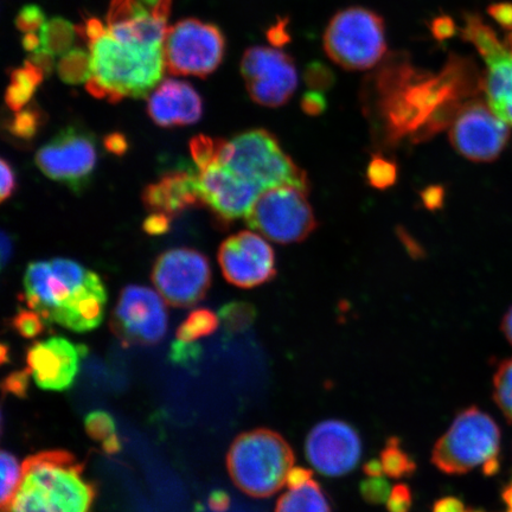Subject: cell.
Here are the masks:
<instances>
[{
  "instance_id": "6da1fadb",
  "label": "cell",
  "mask_w": 512,
  "mask_h": 512,
  "mask_svg": "<svg viewBox=\"0 0 512 512\" xmlns=\"http://www.w3.org/2000/svg\"><path fill=\"white\" fill-rule=\"evenodd\" d=\"M379 73L375 124L388 144L418 143L450 127L465 102L483 92V76L469 60L454 57L439 74L406 64Z\"/></svg>"
},
{
  "instance_id": "7a4b0ae2",
  "label": "cell",
  "mask_w": 512,
  "mask_h": 512,
  "mask_svg": "<svg viewBox=\"0 0 512 512\" xmlns=\"http://www.w3.org/2000/svg\"><path fill=\"white\" fill-rule=\"evenodd\" d=\"M24 291L30 309L47 323L75 332L98 328L105 316V284L73 260L31 262L24 274Z\"/></svg>"
},
{
  "instance_id": "3957f363",
  "label": "cell",
  "mask_w": 512,
  "mask_h": 512,
  "mask_svg": "<svg viewBox=\"0 0 512 512\" xmlns=\"http://www.w3.org/2000/svg\"><path fill=\"white\" fill-rule=\"evenodd\" d=\"M76 30L91 55L92 74L86 88L95 98L112 104L126 98L142 99L162 81L164 49L119 41L98 18L86 19Z\"/></svg>"
},
{
  "instance_id": "277c9868",
  "label": "cell",
  "mask_w": 512,
  "mask_h": 512,
  "mask_svg": "<svg viewBox=\"0 0 512 512\" xmlns=\"http://www.w3.org/2000/svg\"><path fill=\"white\" fill-rule=\"evenodd\" d=\"M94 486L72 454H36L23 464L22 482L4 512H91Z\"/></svg>"
},
{
  "instance_id": "5b68a950",
  "label": "cell",
  "mask_w": 512,
  "mask_h": 512,
  "mask_svg": "<svg viewBox=\"0 0 512 512\" xmlns=\"http://www.w3.org/2000/svg\"><path fill=\"white\" fill-rule=\"evenodd\" d=\"M296 457L281 435L259 428L239 435L227 457L230 478L243 494L267 498L284 488Z\"/></svg>"
},
{
  "instance_id": "8992f818",
  "label": "cell",
  "mask_w": 512,
  "mask_h": 512,
  "mask_svg": "<svg viewBox=\"0 0 512 512\" xmlns=\"http://www.w3.org/2000/svg\"><path fill=\"white\" fill-rule=\"evenodd\" d=\"M219 164L262 191L291 185L306 192L309 178L280 146L278 139L264 128H254L238 134L230 142L224 140Z\"/></svg>"
},
{
  "instance_id": "52a82bcc",
  "label": "cell",
  "mask_w": 512,
  "mask_h": 512,
  "mask_svg": "<svg viewBox=\"0 0 512 512\" xmlns=\"http://www.w3.org/2000/svg\"><path fill=\"white\" fill-rule=\"evenodd\" d=\"M501 431L491 416L471 407L460 413L434 446L432 463L446 475H464L483 466L485 475H496Z\"/></svg>"
},
{
  "instance_id": "ba28073f",
  "label": "cell",
  "mask_w": 512,
  "mask_h": 512,
  "mask_svg": "<svg viewBox=\"0 0 512 512\" xmlns=\"http://www.w3.org/2000/svg\"><path fill=\"white\" fill-rule=\"evenodd\" d=\"M324 50L343 69L367 70L387 53L386 25L376 12L352 6L332 17L323 37Z\"/></svg>"
},
{
  "instance_id": "9c48e42d",
  "label": "cell",
  "mask_w": 512,
  "mask_h": 512,
  "mask_svg": "<svg viewBox=\"0 0 512 512\" xmlns=\"http://www.w3.org/2000/svg\"><path fill=\"white\" fill-rule=\"evenodd\" d=\"M246 222L249 228L281 245L303 242L318 227L307 192L291 185L262 192Z\"/></svg>"
},
{
  "instance_id": "30bf717a",
  "label": "cell",
  "mask_w": 512,
  "mask_h": 512,
  "mask_svg": "<svg viewBox=\"0 0 512 512\" xmlns=\"http://www.w3.org/2000/svg\"><path fill=\"white\" fill-rule=\"evenodd\" d=\"M226 41L215 24L187 18L169 27L164 41L166 69L176 76L207 78L223 61Z\"/></svg>"
},
{
  "instance_id": "8fae6325",
  "label": "cell",
  "mask_w": 512,
  "mask_h": 512,
  "mask_svg": "<svg viewBox=\"0 0 512 512\" xmlns=\"http://www.w3.org/2000/svg\"><path fill=\"white\" fill-rule=\"evenodd\" d=\"M35 162L51 181L79 194L91 183L98 163L95 138L80 127H66L38 150Z\"/></svg>"
},
{
  "instance_id": "7c38bea8",
  "label": "cell",
  "mask_w": 512,
  "mask_h": 512,
  "mask_svg": "<svg viewBox=\"0 0 512 512\" xmlns=\"http://www.w3.org/2000/svg\"><path fill=\"white\" fill-rule=\"evenodd\" d=\"M509 137L510 126L478 96L465 102L450 126L453 149L476 163L494 162L507 146Z\"/></svg>"
},
{
  "instance_id": "4fadbf2b",
  "label": "cell",
  "mask_w": 512,
  "mask_h": 512,
  "mask_svg": "<svg viewBox=\"0 0 512 512\" xmlns=\"http://www.w3.org/2000/svg\"><path fill=\"white\" fill-rule=\"evenodd\" d=\"M151 279L166 303L190 307L206 297L211 285V267L207 256L196 249H169L158 256Z\"/></svg>"
},
{
  "instance_id": "5bb4252c",
  "label": "cell",
  "mask_w": 512,
  "mask_h": 512,
  "mask_svg": "<svg viewBox=\"0 0 512 512\" xmlns=\"http://www.w3.org/2000/svg\"><path fill=\"white\" fill-rule=\"evenodd\" d=\"M241 74L255 104L277 108L287 104L298 88L296 63L285 51L271 47L246 50Z\"/></svg>"
},
{
  "instance_id": "9a60e30c",
  "label": "cell",
  "mask_w": 512,
  "mask_h": 512,
  "mask_svg": "<svg viewBox=\"0 0 512 512\" xmlns=\"http://www.w3.org/2000/svg\"><path fill=\"white\" fill-rule=\"evenodd\" d=\"M112 328L127 343L151 345L162 341L168 330L164 300L149 287H125L113 311Z\"/></svg>"
},
{
  "instance_id": "2e32d148",
  "label": "cell",
  "mask_w": 512,
  "mask_h": 512,
  "mask_svg": "<svg viewBox=\"0 0 512 512\" xmlns=\"http://www.w3.org/2000/svg\"><path fill=\"white\" fill-rule=\"evenodd\" d=\"M172 0H112L106 27L118 40L142 48L164 49Z\"/></svg>"
},
{
  "instance_id": "e0dca14e",
  "label": "cell",
  "mask_w": 512,
  "mask_h": 512,
  "mask_svg": "<svg viewBox=\"0 0 512 512\" xmlns=\"http://www.w3.org/2000/svg\"><path fill=\"white\" fill-rule=\"evenodd\" d=\"M219 262L228 283L253 288L275 278V254L268 242L252 232H240L222 242Z\"/></svg>"
},
{
  "instance_id": "ac0fdd59",
  "label": "cell",
  "mask_w": 512,
  "mask_h": 512,
  "mask_svg": "<svg viewBox=\"0 0 512 512\" xmlns=\"http://www.w3.org/2000/svg\"><path fill=\"white\" fill-rule=\"evenodd\" d=\"M306 457L326 477L348 475L360 462V435L347 422L326 420L310 432L305 444Z\"/></svg>"
},
{
  "instance_id": "d6986e66",
  "label": "cell",
  "mask_w": 512,
  "mask_h": 512,
  "mask_svg": "<svg viewBox=\"0 0 512 512\" xmlns=\"http://www.w3.org/2000/svg\"><path fill=\"white\" fill-rule=\"evenodd\" d=\"M200 194L204 206L213 211L223 223L247 217L262 194L258 185L235 174L227 166L214 164L198 174Z\"/></svg>"
},
{
  "instance_id": "ffe728a7",
  "label": "cell",
  "mask_w": 512,
  "mask_h": 512,
  "mask_svg": "<svg viewBox=\"0 0 512 512\" xmlns=\"http://www.w3.org/2000/svg\"><path fill=\"white\" fill-rule=\"evenodd\" d=\"M81 350L63 337L38 342L27 354L28 373L38 387L62 392L73 386L78 376Z\"/></svg>"
},
{
  "instance_id": "44dd1931",
  "label": "cell",
  "mask_w": 512,
  "mask_h": 512,
  "mask_svg": "<svg viewBox=\"0 0 512 512\" xmlns=\"http://www.w3.org/2000/svg\"><path fill=\"white\" fill-rule=\"evenodd\" d=\"M147 113L160 127L194 125L203 115V101L196 89L185 81L168 79L153 89Z\"/></svg>"
},
{
  "instance_id": "7402d4cb",
  "label": "cell",
  "mask_w": 512,
  "mask_h": 512,
  "mask_svg": "<svg viewBox=\"0 0 512 512\" xmlns=\"http://www.w3.org/2000/svg\"><path fill=\"white\" fill-rule=\"evenodd\" d=\"M143 203L152 213H164L171 217L203 206L198 175L191 169L165 172L157 182L144 189Z\"/></svg>"
},
{
  "instance_id": "603a6c76",
  "label": "cell",
  "mask_w": 512,
  "mask_h": 512,
  "mask_svg": "<svg viewBox=\"0 0 512 512\" xmlns=\"http://www.w3.org/2000/svg\"><path fill=\"white\" fill-rule=\"evenodd\" d=\"M483 93L491 110L512 126V53H504L485 61Z\"/></svg>"
},
{
  "instance_id": "cb8c5ba5",
  "label": "cell",
  "mask_w": 512,
  "mask_h": 512,
  "mask_svg": "<svg viewBox=\"0 0 512 512\" xmlns=\"http://www.w3.org/2000/svg\"><path fill=\"white\" fill-rule=\"evenodd\" d=\"M46 73L30 60L23 67L12 70L10 85L6 89L5 102L11 111H22L40 87Z\"/></svg>"
},
{
  "instance_id": "d4e9b609",
  "label": "cell",
  "mask_w": 512,
  "mask_h": 512,
  "mask_svg": "<svg viewBox=\"0 0 512 512\" xmlns=\"http://www.w3.org/2000/svg\"><path fill=\"white\" fill-rule=\"evenodd\" d=\"M275 512H331V507L323 489L312 478L281 496Z\"/></svg>"
},
{
  "instance_id": "484cf974",
  "label": "cell",
  "mask_w": 512,
  "mask_h": 512,
  "mask_svg": "<svg viewBox=\"0 0 512 512\" xmlns=\"http://www.w3.org/2000/svg\"><path fill=\"white\" fill-rule=\"evenodd\" d=\"M38 35H40V48L36 51H44L55 59L56 56H63L73 49L78 30L64 19L54 18L43 24Z\"/></svg>"
},
{
  "instance_id": "4316f807",
  "label": "cell",
  "mask_w": 512,
  "mask_h": 512,
  "mask_svg": "<svg viewBox=\"0 0 512 512\" xmlns=\"http://www.w3.org/2000/svg\"><path fill=\"white\" fill-rule=\"evenodd\" d=\"M463 37L464 40L475 46L484 61H488L508 50L504 42L499 41L495 30L478 15H466Z\"/></svg>"
},
{
  "instance_id": "83f0119b",
  "label": "cell",
  "mask_w": 512,
  "mask_h": 512,
  "mask_svg": "<svg viewBox=\"0 0 512 512\" xmlns=\"http://www.w3.org/2000/svg\"><path fill=\"white\" fill-rule=\"evenodd\" d=\"M57 74L68 85H81L91 78V55L88 49L73 48L60 57L56 64Z\"/></svg>"
},
{
  "instance_id": "f1b7e54d",
  "label": "cell",
  "mask_w": 512,
  "mask_h": 512,
  "mask_svg": "<svg viewBox=\"0 0 512 512\" xmlns=\"http://www.w3.org/2000/svg\"><path fill=\"white\" fill-rule=\"evenodd\" d=\"M44 125V113L40 107L30 105L23 108L22 111L16 112L14 117L6 121L4 127L10 137L19 143H30L40 133Z\"/></svg>"
},
{
  "instance_id": "f546056e",
  "label": "cell",
  "mask_w": 512,
  "mask_h": 512,
  "mask_svg": "<svg viewBox=\"0 0 512 512\" xmlns=\"http://www.w3.org/2000/svg\"><path fill=\"white\" fill-rule=\"evenodd\" d=\"M85 427L89 437L98 441L106 453L119 452L121 445L112 415L102 411L92 412L86 416Z\"/></svg>"
},
{
  "instance_id": "4dcf8cb0",
  "label": "cell",
  "mask_w": 512,
  "mask_h": 512,
  "mask_svg": "<svg viewBox=\"0 0 512 512\" xmlns=\"http://www.w3.org/2000/svg\"><path fill=\"white\" fill-rule=\"evenodd\" d=\"M220 318L213 311L198 309L192 311L177 330V341L194 343L207 337L219 328Z\"/></svg>"
},
{
  "instance_id": "1f68e13d",
  "label": "cell",
  "mask_w": 512,
  "mask_h": 512,
  "mask_svg": "<svg viewBox=\"0 0 512 512\" xmlns=\"http://www.w3.org/2000/svg\"><path fill=\"white\" fill-rule=\"evenodd\" d=\"M384 475L400 479L411 477L416 471V464L409 454L402 450L400 440L392 438L388 440L380 456Z\"/></svg>"
},
{
  "instance_id": "d6a6232c",
  "label": "cell",
  "mask_w": 512,
  "mask_h": 512,
  "mask_svg": "<svg viewBox=\"0 0 512 512\" xmlns=\"http://www.w3.org/2000/svg\"><path fill=\"white\" fill-rule=\"evenodd\" d=\"M223 139H213L206 134H198L190 140V153L198 170L203 171L214 164H219Z\"/></svg>"
},
{
  "instance_id": "836d02e7",
  "label": "cell",
  "mask_w": 512,
  "mask_h": 512,
  "mask_svg": "<svg viewBox=\"0 0 512 512\" xmlns=\"http://www.w3.org/2000/svg\"><path fill=\"white\" fill-rule=\"evenodd\" d=\"M0 469H2V490H0V499L2 507L11 501L22 482L23 465L19 464L14 454L3 451L0 456Z\"/></svg>"
},
{
  "instance_id": "e575fe53",
  "label": "cell",
  "mask_w": 512,
  "mask_h": 512,
  "mask_svg": "<svg viewBox=\"0 0 512 512\" xmlns=\"http://www.w3.org/2000/svg\"><path fill=\"white\" fill-rule=\"evenodd\" d=\"M494 399L501 411L512 422V358L501 363L494 377Z\"/></svg>"
},
{
  "instance_id": "d590c367",
  "label": "cell",
  "mask_w": 512,
  "mask_h": 512,
  "mask_svg": "<svg viewBox=\"0 0 512 512\" xmlns=\"http://www.w3.org/2000/svg\"><path fill=\"white\" fill-rule=\"evenodd\" d=\"M220 318L227 329L241 330L253 323L255 310L247 303H229L220 311Z\"/></svg>"
},
{
  "instance_id": "8d00e7d4",
  "label": "cell",
  "mask_w": 512,
  "mask_h": 512,
  "mask_svg": "<svg viewBox=\"0 0 512 512\" xmlns=\"http://www.w3.org/2000/svg\"><path fill=\"white\" fill-rule=\"evenodd\" d=\"M46 320L36 311L19 309L17 315L12 319V325L25 338L36 337L46 329Z\"/></svg>"
},
{
  "instance_id": "74e56055",
  "label": "cell",
  "mask_w": 512,
  "mask_h": 512,
  "mask_svg": "<svg viewBox=\"0 0 512 512\" xmlns=\"http://www.w3.org/2000/svg\"><path fill=\"white\" fill-rule=\"evenodd\" d=\"M368 178L371 184L376 188H387L392 185L396 179L395 165L389 160L377 157L370 163Z\"/></svg>"
},
{
  "instance_id": "f35d334b",
  "label": "cell",
  "mask_w": 512,
  "mask_h": 512,
  "mask_svg": "<svg viewBox=\"0 0 512 512\" xmlns=\"http://www.w3.org/2000/svg\"><path fill=\"white\" fill-rule=\"evenodd\" d=\"M392 490L382 476L370 477L361 484V494L371 504L387 503Z\"/></svg>"
},
{
  "instance_id": "ab89813d",
  "label": "cell",
  "mask_w": 512,
  "mask_h": 512,
  "mask_svg": "<svg viewBox=\"0 0 512 512\" xmlns=\"http://www.w3.org/2000/svg\"><path fill=\"white\" fill-rule=\"evenodd\" d=\"M44 23H46V17L37 6H27L19 12L17 17V27L24 34L40 31Z\"/></svg>"
},
{
  "instance_id": "60d3db41",
  "label": "cell",
  "mask_w": 512,
  "mask_h": 512,
  "mask_svg": "<svg viewBox=\"0 0 512 512\" xmlns=\"http://www.w3.org/2000/svg\"><path fill=\"white\" fill-rule=\"evenodd\" d=\"M413 503L411 489L407 485H396L387 502L389 512H409Z\"/></svg>"
},
{
  "instance_id": "b9f144b4",
  "label": "cell",
  "mask_w": 512,
  "mask_h": 512,
  "mask_svg": "<svg viewBox=\"0 0 512 512\" xmlns=\"http://www.w3.org/2000/svg\"><path fill=\"white\" fill-rule=\"evenodd\" d=\"M332 73L328 68L322 66V64H313V66L307 68L306 82L309 83L310 87L323 91L328 89L332 85Z\"/></svg>"
},
{
  "instance_id": "7bdbcfd3",
  "label": "cell",
  "mask_w": 512,
  "mask_h": 512,
  "mask_svg": "<svg viewBox=\"0 0 512 512\" xmlns=\"http://www.w3.org/2000/svg\"><path fill=\"white\" fill-rule=\"evenodd\" d=\"M172 217L164 213H152L143 223L146 234L160 236L169 232Z\"/></svg>"
},
{
  "instance_id": "ee69618b",
  "label": "cell",
  "mask_w": 512,
  "mask_h": 512,
  "mask_svg": "<svg viewBox=\"0 0 512 512\" xmlns=\"http://www.w3.org/2000/svg\"><path fill=\"white\" fill-rule=\"evenodd\" d=\"M17 175L11 164L6 159H2V190H0V200L8 201L14 196L17 190Z\"/></svg>"
},
{
  "instance_id": "f6af8a7d",
  "label": "cell",
  "mask_w": 512,
  "mask_h": 512,
  "mask_svg": "<svg viewBox=\"0 0 512 512\" xmlns=\"http://www.w3.org/2000/svg\"><path fill=\"white\" fill-rule=\"evenodd\" d=\"M104 145L107 152L112 153L114 156L123 157L130 149L127 137L121 132H112L107 134L104 139Z\"/></svg>"
},
{
  "instance_id": "bcb514c9",
  "label": "cell",
  "mask_w": 512,
  "mask_h": 512,
  "mask_svg": "<svg viewBox=\"0 0 512 512\" xmlns=\"http://www.w3.org/2000/svg\"><path fill=\"white\" fill-rule=\"evenodd\" d=\"M488 11L503 29L512 31V3L492 4Z\"/></svg>"
},
{
  "instance_id": "7dc6e473",
  "label": "cell",
  "mask_w": 512,
  "mask_h": 512,
  "mask_svg": "<svg viewBox=\"0 0 512 512\" xmlns=\"http://www.w3.org/2000/svg\"><path fill=\"white\" fill-rule=\"evenodd\" d=\"M302 107L307 114H322L326 107V100L322 94L311 91L304 95Z\"/></svg>"
},
{
  "instance_id": "c3c4849f",
  "label": "cell",
  "mask_w": 512,
  "mask_h": 512,
  "mask_svg": "<svg viewBox=\"0 0 512 512\" xmlns=\"http://www.w3.org/2000/svg\"><path fill=\"white\" fill-rule=\"evenodd\" d=\"M312 471L304 469V467L294 466L288 473L286 485L288 489L299 488L312 479Z\"/></svg>"
},
{
  "instance_id": "681fc988",
  "label": "cell",
  "mask_w": 512,
  "mask_h": 512,
  "mask_svg": "<svg viewBox=\"0 0 512 512\" xmlns=\"http://www.w3.org/2000/svg\"><path fill=\"white\" fill-rule=\"evenodd\" d=\"M466 510L463 501L457 497H445L434 504L433 512H463Z\"/></svg>"
},
{
  "instance_id": "f907efd6",
  "label": "cell",
  "mask_w": 512,
  "mask_h": 512,
  "mask_svg": "<svg viewBox=\"0 0 512 512\" xmlns=\"http://www.w3.org/2000/svg\"><path fill=\"white\" fill-rule=\"evenodd\" d=\"M6 384H8L6 389H9L11 393L23 395L28 387V375L25 373L12 374Z\"/></svg>"
},
{
  "instance_id": "816d5d0a",
  "label": "cell",
  "mask_w": 512,
  "mask_h": 512,
  "mask_svg": "<svg viewBox=\"0 0 512 512\" xmlns=\"http://www.w3.org/2000/svg\"><path fill=\"white\" fill-rule=\"evenodd\" d=\"M15 242L14 238L3 230L2 232V270L8 266L12 255H14Z\"/></svg>"
},
{
  "instance_id": "f5cc1de1",
  "label": "cell",
  "mask_w": 512,
  "mask_h": 512,
  "mask_svg": "<svg viewBox=\"0 0 512 512\" xmlns=\"http://www.w3.org/2000/svg\"><path fill=\"white\" fill-rule=\"evenodd\" d=\"M210 507L217 511L226 510L229 505V497L224 492H214L210 497Z\"/></svg>"
},
{
  "instance_id": "db71d44e",
  "label": "cell",
  "mask_w": 512,
  "mask_h": 512,
  "mask_svg": "<svg viewBox=\"0 0 512 512\" xmlns=\"http://www.w3.org/2000/svg\"><path fill=\"white\" fill-rule=\"evenodd\" d=\"M364 472L369 477H381L384 475L380 459L370 460L369 463L364 465Z\"/></svg>"
},
{
  "instance_id": "11a10c76",
  "label": "cell",
  "mask_w": 512,
  "mask_h": 512,
  "mask_svg": "<svg viewBox=\"0 0 512 512\" xmlns=\"http://www.w3.org/2000/svg\"><path fill=\"white\" fill-rule=\"evenodd\" d=\"M502 330L505 337H507L508 341L512 344V307L503 318Z\"/></svg>"
},
{
  "instance_id": "9f6ffc18",
  "label": "cell",
  "mask_w": 512,
  "mask_h": 512,
  "mask_svg": "<svg viewBox=\"0 0 512 512\" xmlns=\"http://www.w3.org/2000/svg\"><path fill=\"white\" fill-rule=\"evenodd\" d=\"M503 499L504 502L509 505V509L512 510V484L509 486V488L504 490Z\"/></svg>"
},
{
  "instance_id": "6f0895ef",
  "label": "cell",
  "mask_w": 512,
  "mask_h": 512,
  "mask_svg": "<svg viewBox=\"0 0 512 512\" xmlns=\"http://www.w3.org/2000/svg\"><path fill=\"white\" fill-rule=\"evenodd\" d=\"M504 44H505V47H507L508 50H510L512 53V31H510L509 34L507 35V37H505Z\"/></svg>"
},
{
  "instance_id": "680465c9",
  "label": "cell",
  "mask_w": 512,
  "mask_h": 512,
  "mask_svg": "<svg viewBox=\"0 0 512 512\" xmlns=\"http://www.w3.org/2000/svg\"><path fill=\"white\" fill-rule=\"evenodd\" d=\"M463 512H480V511L464 510Z\"/></svg>"
},
{
  "instance_id": "91938a15",
  "label": "cell",
  "mask_w": 512,
  "mask_h": 512,
  "mask_svg": "<svg viewBox=\"0 0 512 512\" xmlns=\"http://www.w3.org/2000/svg\"><path fill=\"white\" fill-rule=\"evenodd\" d=\"M508 512H512V510H511V509H509V511H508Z\"/></svg>"
}]
</instances>
